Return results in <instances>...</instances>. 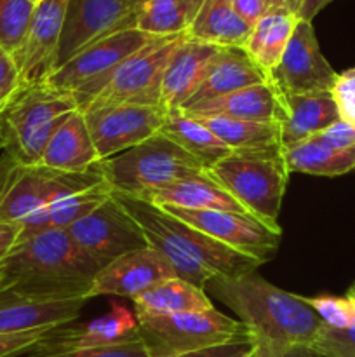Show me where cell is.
<instances>
[{
	"label": "cell",
	"instance_id": "cell-1",
	"mask_svg": "<svg viewBox=\"0 0 355 357\" xmlns=\"http://www.w3.org/2000/svg\"><path fill=\"white\" fill-rule=\"evenodd\" d=\"M113 197L141 227L150 246L169 261L176 278L191 282L197 288L204 289L214 278L253 274L265 264L218 243L200 230L174 218L159 206L122 194H113Z\"/></svg>",
	"mask_w": 355,
	"mask_h": 357
},
{
	"label": "cell",
	"instance_id": "cell-2",
	"mask_svg": "<svg viewBox=\"0 0 355 357\" xmlns=\"http://www.w3.org/2000/svg\"><path fill=\"white\" fill-rule=\"evenodd\" d=\"M0 291L44 298H86L101 265L68 230H45L19 241L0 264Z\"/></svg>",
	"mask_w": 355,
	"mask_h": 357
},
{
	"label": "cell",
	"instance_id": "cell-3",
	"mask_svg": "<svg viewBox=\"0 0 355 357\" xmlns=\"http://www.w3.org/2000/svg\"><path fill=\"white\" fill-rule=\"evenodd\" d=\"M221 303L237 314L251 338L271 345H310L322 319L306 298L284 291L256 274L214 278L205 284Z\"/></svg>",
	"mask_w": 355,
	"mask_h": 357
},
{
	"label": "cell",
	"instance_id": "cell-4",
	"mask_svg": "<svg viewBox=\"0 0 355 357\" xmlns=\"http://www.w3.org/2000/svg\"><path fill=\"white\" fill-rule=\"evenodd\" d=\"M205 173L228 192L244 211L268 227L281 229L277 220L291 174L282 146L230 152Z\"/></svg>",
	"mask_w": 355,
	"mask_h": 357
},
{
	"label": "cell",
	"instance_id": "cell-5",
	"mask_svg": "<svg viewBox=\"0 0 355 357\" xmlns=\"http://www.w3.org/2000/svg\"><path fill=\"white\" fill-rule=\"evenodd\" d=\"M188 33L155 37L115 66L100 82L72 94L80 112L111 105L160 107L162 79L174 49Z\"/></svg>",
	"mask_w": 355,
	"mask_h": 357
},
{
	"label": "cell",
	"instance_id": "cell-6",
	"mask_svg": "<svg viewBox=\"0 0 355 357\" xmlns=\"http://www.w3.org/2000/svg\"><path fill=\"white\" fill-rule=\"evenodd\" d=\"M101 176L113 194L143 199L150 192L205 173L204 166L160 132L139 145L101 160Z\"/></svg>",
	"mask_w": 355,
	"mask_h": 357
},
{
	"label": "cell",
	"instance_id": "cell-7",
	"mask_svg": "<svg viewBox=\"0 0 355 357\" xmlns=\"http://www.w3.org/2000/svg\"><path fill=\"white\" fill-rule=\"evenodd\" d=\"M77 110L72 93L45 84L28 87L0 117L3 152L21 166H38L49 139Z\"/></svg>",
	"mask_w": 355,
	"mask_h": 357
},
{
	"label": "cell",
	"instance_id": "cell-8",
	"mask_svg": "<svg viewBox=\"0 0 355 357\" xmlns=\"http://www.w3.org/2000/svg\"><path fill=\"white\" fill-rule=\"evenodd\" d=\"M100 169L61 173L40 166H21L0 153V222L23 223L31 215L68 195L104 185Z\"/></svg>",
	"mask_w": 355,
	"mask_h": 357
},
{
	"label": "cell",
	"instance_id": "cell-9",
	"mask_svg": "<svg viewBox=\"0 0 355 357\" xmlns=\"http://www.w3.org/2000/svg\"><path fill=\"white\" fill-rule=\"evenodd\" d=\"M136 317L138 337L150 357H173L214 347L247 331L240 321L216 309Z\"/></svg>",
	"mask_w": 355,
	"mask_h": 357
},
{
	"label": "cell",
	"instance_id": "cell-10",
	"mask_svg": "<svg viewBox=\"0 0 355 357\" xmlns=\"http://www.w3.org/2000/svg\"><path fill=\"white\" fill-rule=\"evenodd\" d=\"M68 234L101 267L132 251L150 248L141 227L113 194L89 215L73 223Z\"/></svg>",
	"mask_w": 355,
	"mask_h": 357
},
{
	"label": "cell",
	"instance_id": "cell-11",
	"mask_svg": "<svg viewBox=\"0 0 355 357\" xmlns=\"http://www.w3.org/2000/svg\"><path fill=\"white\" fill-rule=\"evenodd\" d=\"M153 38L155 37L143 33L138 28H127L108 35L80 49L75 56L56 68L44 84L52 89L72 94L75 91L86 89L100 82L115 66L150 44Z\"/></svg>",
	"mask_w": 355,
	"mask_h": 357
},
{
	"label": "cell",
	"instance_id": "cell-12",
	"mask_svg": "<svg viewBox=\"0 0 355 357\" xmlns=\"http://www.w3.org/2000/svg\"><path fill=\"white\" fill-rule=\"evenodd\" d=\"M162 209L218 243L261 261H267L277 251L281 243V229L268 227L249 213L218 211V209H204V211L180 208Z\"/></svg>",
	"mask_w": 355,
	"mask_h": 357
},
{
	"label": "cell",
	"instance_id": "cell-13",
	"mask_svg": "<svg viewBox=\"0 0 355 357\" xmlns=\"http://www.w3.org/2000/svg\"><path fill=\"white\" fill-rule=\"evenodd\" d=\"M164 107L111 105L82 112L100 160L118 155L157 135L166 117Z\"/></svg>",
	"mask_w": 355,
	"mask_h": 357
},
{
	"label": "cell",
	"instance_id": "cell-14",
	"mask_svg": "<svg viewBox=\"0 0 355 357\" xmlns=\"http://www.w3.org/2000/svg\"><path fill=\"white\" fill-rule=\"evenodd\" d=\"M138 10L127 0H68L56 68L80 49L127 28H136Z\"/></svg>",
	"mask_w": 355,
	"mask_h": 357
},
{
	"label": "cell",
	"instance_id": "cell-15",
	"mask_svg": "<svg viewBox=\"0 0 355 357\" xmlns=\"http://www.w3.org/2000/svg\"><path fill=\"white\" fill-rule=\"evenodd\" d=\"M338 73L324 58L312 21L299 20L270 80L282 94H308L333 91Z\"/></svg>",
	"mask_w": 355,
	"mask_h": 357
},
{
	"label": "cell",
	"instance_id": "cell-16",
	"mask_svg": "<svg viewBox=\"0 0 355 357\" xmlns=\"http://www.w3.org/2000/svg\"><path fill=\"white\" fill-rule=\"evenodd\" d=\"M68 0H37L21 51L14 56L24 89L40 86L54 72Z\"/></svg>",
	"mask_w": 355,
	"mask_h": 357
},
{
	"label": "cell",
	"instance_id": "cell-17",
	"mask_svg": "<svg viewBox=\"0 0 355 357\" xmlns=\"http://www.w3.org/2000/svg\"><path fill=\"white\" fill-rule=\"evenodd\" d=\"M169 278H176L173 267L162 253L150 246L104 265L94 278L89 298L113 295L132 300L153 284Z\"/></svg>",
	"mask_w": 355,
	"mask_h": 357
},
{
	"label": "cell",
	"instance_id": "cell-18",
	"mask_svg": "<svg viewBox=\"0 0 355 357\" xmlns=\"http://www.w3.org/2000/svg\"><path fill=\"white\" fill-rule=\"evenodd\" d=\"M138 317L127 307L113 302L103 316L80 326L54 328L35 349L37 354L77 351V349L108 347L138 340Z\"/></svg>",
	"mask_w": 355,
	"mask_h": 357
},
{
	"label": "cell",
	"instance_id": "cell-19",
	"mask_svg": "<svg viewBox=\"0 0 355 357\" xmlns=\"http://www.w3.org/2000/svg\"><path fill=\"white\" fill-rule=\"evenodd\" d=\"M86 298H44L0 291V335L54 330L73 323Z\"/></svg>",
	"mask_w": 355,
	"mask_h": 357
},
{
	"label": "cell",
	"instance_id": "cell-20",
	"mask_svg": "<svg viewBox=\"0 0 355 357\" xmlns=\"http://www.w3.org/2000/svg\"><path fill=\"white\" fill-rule=\"evenodd\" d=\"M181 110L194 117H228L275 124H282L285 121L284 96L271 80L244 87L225 96L187 105Z\"/></svg>",
	"mask_w": 355,
	"mask_h": 357
},
{
	"label": "cell",
	"instance_id": "cell-21",
	"mask_svg": "<svg viewBox=\"0 0 355 357\" xmlns=\"http://www.w3.org/2000/svg\"><path fill=\"white\" fill-rule=\"evenodd\" d=\"M219 51L218 45L194 40L187 35L167 61L162 79L160 107L183 108L200 86L209 63Z\"/></svg>",
	"mask_w": 355,
	"mask_h": 357
},
{
	"label": "cell",
	"instance_id": "cell-22",
	"mask_svg": "<svg viewBox=\"0 0 355 357\" xmlns=\"http://www.w3.org/2000/svg\"><path fill=\"white\" fill-rule=\"evenodd\" d=\"M100 162L86 115L77 110L49 139L38 166L61 173H87L96 169Z\"/></svg>",
	"mask_w": 355,
	"mask_h": 357
},
{
	"label": "cell",
	"instance_id": "cell-23",
	"mask_svg": "<svg viewBox=\"0 0 355 357\" xmlns=\"http://www.w3.org/2000/svg\"><path fill=\"white\" fill-rule=\"evenodd\" d=\"M270 80V75L253 61L244 47H219L209 63L197 93L187 105L225 96L244 87ZM184 105V107H187Z\"/></svg>",
	"mask_w": 355,
	"mask_h": 357
},
{
	"label": "cell",
	"instance_id": "cell-24",
	"mask_svg": "<svg viewBox=\"0 0 355 357\" xmlns=\"http://www.w3.org/2000/svg\"><path fill=\"white\" fill-rule=\"evenodd\" d=\"M285 121L281 124V142L284 150L313 138L341 119L333 93L282 94Z\"/></svg>",
	"mask_w": 355,
	"mask_h": 357
},
{
	"label": "cell",
	"instance_id": "cell-25",
	"mask_svg": "<svg viewBox=\"0 0 355 357\" xmlns=\"http://www.w3.org/2000/svg\"><path fill=\"white\" fill-rule=\"evenodd\" d=\"M141 201L155 204L159 208H180L191 209V211L218 209V211L246 213L237 204L235 199L228 192L223 190L207 173L178 180L166 187L157 188Z\"/></svg>",
	"mask_w": 355,
	"mask_h": 357
},
{
	"label": "cell",
	"instance_id": "cell-26",
	"mask_svg": "<svg viewBox=\"0 0 355 357\" xmlns=\"http://www.w3.org/2000/svg\"><path fill=\"white\" fill-rule=\"evenodd\" d=\"M159 132L197 159L204 169H209L232 152L209 131L207 126L202 124L200 119L187 114L181 108L166 112Z\"/></svg>",
	"mask_w": 355,
	"mask_h": 357
},
{
	"label": "cell",
	"instance_id": "cell-27",
	"mask_svg": "<svg viewBox=\"0 0 355 357\" xmlns=\"http://www.w3.org/2000/svg\"><path fill=\"white\" fill-rule=\"evenodd\" d=\"M132 303L136 316H166L214 309L204 289L180 278H169L157 282L141 295L134 296Z\"/></svg>",
	"mask_w": 355,
	"mask_h": 357
},
{
	"label": "cell",
	"instance_id": "cell-28",
	"mask_svg": "<svg viewBox=\"0 0 355 357\" xmlns=\"http://www.w3.org/2000/svg\"><path fill=\"white\" fill-rule=\"evenodd\" d=\"M251 30L253 26L233 9L232 0H205L188 37L218 47H244Z\"/></svg>",
	"mask_w": 355,
	"mask_h": 357
},
{
	"label": "cell",
	"instance_id": "cell-29",
	"mask_svg": "<svg viewBox=\"0 0 355 357\" xmlns=\"http://www.w3.org/2000/svg\"><path fill=\"white\" fill-rule=\"evenodd\" d=\"M110 195V187L104 183L96 188H90V190L79 192V194L54 201L52 204L45 206L44 209L24 220L23 223H19V241L28 239L38 232H45V230H68L73 223L89 215L100 204H103Z\"/></svg>",
	"mask_w": 355,
	"mask_h": 357
},
{
	"label": "cell",
	"instance_id": "cell-30",
	"mask_svg": "<svg viewBox=\"0 0 355 357\" xmlns=\"http://www.w3.org/2000/svg\"><path fill=\"white\" fill-rule=\"evenodd\" d=\"M296 23H298V16L285 9L268 10L261 20L254 23L244 49L268 75L281 63Z\"/></svg>",
	"mask_w": 355,
	"mask_h": 357
},
{
	"label": "cell",
	"instance_id": "cell-31",
	"mask_svg": "<svg viewBox=\"0 0 355 357\" xmlns=\"http://www.w3.org/2000/svg\"><path fill=\"white\" fill-rule=\"evenodd\" d=\"M284 157L289 173L341 176L355 171V146L343 150L333 149L315 138L284 150Z\"/></svg>",
	"mask_w": 355,
	"mask_h": 357
},
{
	"label": "cell",
	"instance_id": "cell-32",
	"mask_svg": "<svg viewBox=\"0 0 355 357\" xmlns=\"http://www.w3.org/2000/svg\"><path fill=\"white\" fill-rule=\"evenodd\" d=\"M205 0H148L136 17V28L152 37L188 33Z\"/></svg>",
	"mask_w": 355,
	"mask_h": 357
},
{
	"label": "cell",
	"instance_id": "cell-33",
	"mask_svg": "<svg viewBox=\"0 0 355 357\" xmlns=\"http://www.w3.org/2000/svg\"><path fill=\"white\" fill-rule=\"evenodd\" d=\"M202 124L232 152L240 150H267L282 146L281 124L275 122H251L228 117H197ZM284 149V146H282Z\"/></svg>",
	"mask_w": 355,
	"mask_h": 357
},
{
	"label": "cell",
	"instance_id": "cell-34",
	"mask_svg": "<svg viewBox=\"0 0 355 357\" xmlns=\"http://www.w3.org/2000/svg\"><path fill=\"white\" fill-rule=\"evenodd\" d=\"M37 0H0V49L14 56L21 51Z\"/></svg>",
	"mask_w": 355,
	"mask_h": 357
},
{
	"label": "cell",
	"instance_id": "cell-35",
	"mask_svg": "<svg viewBox=\"0 0 355 357\" xmlns=\"http://www.w3.org/2000/svg\"><path fill=\"white\" fill-rule=\"evenodd\" d=\"M312 347L329 357H355V319L348 328L322 324Z\"/></svg>",
	"mask_w": 355,
	"mask_h": 357
},
{
	"label": "cell",
	"instance_id": "cell-36",
	"mask_svg": "<svg viewBox=\"0 0 355 357\" xmlns=\"http://www.w3.org/2000/svg\"><path fill=\"white\" fill-rule=\"evenodd\" d=\"M306 302L327 326L348 328L355 319V305L347 296L345 298L317 296V298H306Z\"/></svg>",
	"mask_w": 355,
	"mask_h": 357
},
{
	"label": "cell",
	"instance_id": "cell-37",
	"mask_svg": "<svg viewBox=\"0 0 355 357\" xmlns=\"http://www.w3.org/2000/svg\"><path fill=\"white\" fill-rule=\"evenodd\" d=\"M24 91L19 68L10 54L0 49V117Z\"/></svg>",
	"mask_w": 355,
	"mask_h": 357
},
{
	"label": "cell",
	"instance_id": "cell-38",
	"mask_svg": "<svg viewBox=\"0 0 355 357\" xmlns=\"http://www.w3.org/2000/svg\"><path fill=\"white\" fill-rule=\"evenodd\" d=\"M33 357H150L141 340H131L125 344L108 345V347L77 349V351L49 352V354H35Z\"/></svg>",
	"mask_w": 355,
	"mask_h": 357
},
{
	"label": "cell",
	"instance_id": "cell-39",
	"mask_svg": "<svg viewBox=\"0 0 355 357\" xmlns=\"http://www.w3.org/2000/svg\"><path fill=\"white\" fill-rule=\"evenodd\" d=\"M331 93L340 108L341 119L355 124V68L338 73L336 84Z\"/></svg>",
	"mask_w": 355,
	"mask_h": 357
},
{
	"label": "cell",
	"instance_id": "cell-40",
	"mask_svg": "<svg viewBox=\"0 0 355 357\" xmlns=\"http://www.w3.org/2000/svg\"><path fill=\"white\" fill-rule=\"evenodd\" d=\"M51 330L26 331V333L0 335V357H16L35 351Z\"/></svg>",
	"mask_w": 355,
	"mask_h": 357
},
{
	"label": "cell",
	"instance_id": "cell-41",
	"mask_svg": "<svg viewBox=\"0 0 355 357\" xmlns=\"http://www.w3.org/2000/svg\"><path fill=\"white\" fill-rule=\"evenodd\" d=\"M254 351V342L251 338L249 331L237 337L235 340L226 342V344L214 345V347L200 349V351L188 352V354L173 356V357H251Z\"/></svg>",
	"mask_w": 355,
	"mask_h": 357
},
{
	"label": "cell",
	"instance_id": "cell-42",
	"mask_svg": "<svg viewBox=\"0 0 355 357\" xmlns=\"http://www.w3.org/2000/svg\"><path fill=\"white\" fill-rule=\"evenodd\" d=\"M313 138L319 139L324 145L333 146V149H352V146H355V124H350V122L340 119V121L320 131Z\"/></svg>",
	"mask_w": 355,
	"mask_h": 357
},
{
	"label": "cell",
	"instance_id": "cell-43",
	"mask_svg": "<svg viewBox=\"0 0 355 357\" xmlns=\"http://www.w3.org/2000/svg\"><path fill=\"white\" fill-rule=\"evenodd\" d=\"M253 342L254 351L251 357H329L310 345H271L258 340Z\"/></svg>",
	"mask_w": 355,
	"mask_h": 357
},
{
	"label": "cell",
	"instance_id": "cell-44",
	"mask_svg": "<svg viewBox=\"0 0 355 357\" xmlns=\"http://www.w3.org/2000/svg\"><path fill=\"white\" fill-rule=\"evenodd\" d=\"M233 9L237 10L240 17H242L246 23H249L251 26H254L258 20L265 16L268 13V6L263 0H232Z\"/></svg>",
	"mask_w": 355,
	"mask_h": 357
},
{
	"label": "cell",
	"instance_id": "cell-45",
	"mask_svg": "<svg viewBox=\"0 0 355 357\" xmlns=\"http://www.w3.org/2000/svg\"><path fill=\"white\" fill-rule=\"evenodd\" d=\"M21 236L19 223H3L0 222V264L9 257L10 251L17 244Z\"/></svg>",
	"mask_w": 355,
	"mask_h": 357
},
{
	"label": "cell",
	"instance_id": "cell-46",
	"mask_svg": "<svg viewBox=\"0 0 355 357\" xmlns=\"http://www.w3.org/2000/svg\"><path fill=\"white\" fill-rule=\"evenodd\" d=\"M333 0H303L301 7H299L298 17L305 21H312L324 7H327Z\"/></svg>",
	"mask_w": 355,
	"mask_h": 357
},
{
	"label": "cell",
	"instance_id": "cell-47",
	"mask_svg": "<svg viewBox=\"0 0 355 357\" xmlns=\"http://www.w3.org/2000/svg\"><path fill=\"white\" fill-rule=\"evenodd\" d=\"M282 2H284L285 9H287L289 13H292V14H296V16H298L299 7H301L303 0H282Z\"/></svg>",
	"mask_w": 355,
	"mask_h": 357
},
{
	"label": "cell",
	"instance_id": "cell-48",
	"mask_svg": "<svg viewBox=\"0 0 355 357\" xmlns=\"http://www.w3.org/2000/svg\"><path fill=\"white\" fill-rule=\"evenodd\" d=\"M263 2L267 3L268 9H270V10L285 9V6H284V2H282V0H263ZM285 10H287V9H285Z\"/></svg>",
	"mask_w": 355,
	"mask_h": 357
},
{
	"label": "cell",
	"instance_id": "cell-49",
	"mask_svg": "<svg viewBox=\"0 0 355 357\" xmlns=\"http://www.w3.org/2000/svg\"><path fill=\"white\" fill-rule=\"evenodd\" d=\"M347 298L350 300V302L354 303V305H355V284L352 286V288L348 289V291H347Z\"/></svg>",
	"mask_w": 355,
	"mask_h": 357
},
{
	"label": "cell",
	"instance_id": "cell-50",
	"mask_svg": "<svg viewBox=\"0 0 355 357\" xmlns=\"http://www.w3.org/2000/svg\"><path fill=\"white\" fill-rule=\"evenodd\" d=\"M127 2L131 3L132 7H136V9H139V7H141L143 3H146V2H148V0H127Z\"/></svg>",
	"mask_w": 355,
	"mask_h": 357
},
{
	"label": "cell",
	"instance_id": "cell-51",
	"mask_svg": "<svg viewBox=\"0 0 355 357\" xmlns=\"http://www.w3.org/2000/svg\"><path fill=\"white\" fill-rule=\"evenodd\" d=\"M3 152V136H2V129H0V153Z\"/></svg>",
	"mask_w": 355,
	"mask_h": 357
},
{
	"label": "cell",
	"instance_id": "cell-52",
	"mask_svg": "<svg viewBox=\"0 0 355 357\" xmlns=\"http://www.w3.org/2000/svg\"><path fill=\"white\" fill-rule=\"evenodd\" d=\"M0 282H2V268H0Z\"/></svg>",
	"mask_w": 355,
	"mask_h": 357
}]
</instances>
